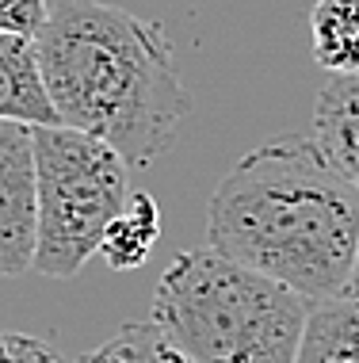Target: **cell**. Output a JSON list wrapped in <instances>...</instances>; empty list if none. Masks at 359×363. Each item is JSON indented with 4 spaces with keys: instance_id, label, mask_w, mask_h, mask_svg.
<instances>
[{
    "instance_id": "obj_6",
    "label": "cell",
    "mask_w": 359,
    "mask_h": 363,
    "mask_svg": "<svg viewBox=\"0 0 359 363\" xmlns=\"http://www.w3.org/2000/svg\"><path fill=\"white\" fill-rule=\"evenodd\" d=\"M0 119L27 126H62L46 92L38 43L27 35H0Z\"/></svg>"
},
{
    "instance_id": "obj_3",
    "label": "cell",
    "mask_w": 359,
    "mask_h": 363,
    "mask_svg": "<svg viewBox=\"0 0 359 363\" xmlns=\"http://www.w3.org/2000/svg\"><path fill=\"white\" fill-rule=\"evenodd\" d=\"M309 302L207 249L176 252L153 291L149 325L188 363H295Z\"/></svg>"
},
{
    "instance_id": "obj_4",
    "label": "cell",
    "mask_w": 359,
    "mask_h": 363,
    "mask_svg": "<svg viewBox=\"0 0 359 363\" xmlns=\"http://www.w3.org/2000/svg\"><path fill=\"white\" fill-rule=\"evenodd\" d=\"M35 272L46 279H73L100 252L108 225L130 199V164L108 142L69 126H35Z\"/></svg>"
},
{
    "instance_id": "obj_1",
    "label": "cell",
    "mask_w": 359,
    "mask_h": 363,
    "mask_svg": "<svg viewBox=\"0 0 359 363\" xmlns=\"http://www.w3.org/2000/svg\"><path fill=\"white\" fill-rule=\"evenodd\" d=\"M207 245L306 302L336 298L359 252V191L317 138L275 134L222 176L207 207Z\"/></svg>"
},
{
    "instance_id": "obj_5",
    "label": "cell",
    "mask_w": 359,
    "mask_h": 363,
    "mask_svg": "<svg viewBox=\"0 0 359 363\" xmlns=\"http://www.w3.org/2000/svg\"><path fill=\"white\" fill-rule=\"evenodd\" d=\"M38 245V164L35 126L0 119V279L35 268Z\"/></svg>"
},
{
    "instance_id": "obj_8",
    "label": "cell",
    "mask_w": 359,
    "mask_h": 363,
    "mask_svg": "<svg viewBox=\"0 0 359 363\" xmlns=\"http://www.w3.org/2000/svg\"><path fill=\"white\" fill-rule=\"evenodd\" d=\"M295 363H359V298L336 294L309 302V318L298 340Z\"/></svg>"
},
{
    "instance_id": "obj_11",
    "label": "cell",
    "mask_w": 359,
    "mask_h": 363,
    "mask_svg": "<svg viewBox=\"0 0 359 363\" xmlns=\"http://www.w3.org/2000/svg\"><path fill=\"white\" fill-rule=\"evenodd\" d=\"M73 363H188L153 325H126L108 345Z\"/></svg>"
},
{
    "instance_id": "obj_2",
    "label": "cell",
    "mask_w": 359,
    "mask_h": 363,
    "mask_svg": "<svg viewBox=\"0 0 359 363\" xmlns=\"http://www.w3.org/2000/svg\"><path fill=\"white\" fill-rule=\"evenodd\" d=\"M35 43L62 126L108 142L126 164L172 150L191 96L161 23L103 0H57Z\"/></svg>"
},
{
    "instance_id": "obj_12",
    "label": "cell",
    "mask_w": 359,
    "mask_h": 363,
    "mask_svg": "<svg viewBox=\"0 0 359 363\" xmlns=\"http://www.w3.org/2000/svg\"><path fill=\"white\" fill-rule=\"evenodd\" d=\"M0 363H69L50 340L0 329Z\"/></svg>"
},
{
    "instance_id": "obj_13",
    "label": "cell",
    "mask_w": 359,
    "mask_h": 363,
    "mask_svg": "<svg viewBox=\"0 0 359 363\" xmlns=\"http://www.w3.org/2000/svg\"><path fill=\"white\" fill-rule=\"evenodd\" d=\"M50 19L46 0H0V35H27L35 38Z\"/></svg>"
},
{
    "instance_id": "obj_14",
    "label": "cell",
    "mask_w": 359,
    "mask_h": 363,
    "mask_svg": "<svg viewBox=\"0 0 359 363\" xmlns=\"http://www.w3.org/2000/svg\"><path fill=\"white\" fill-rule=\"evenodd\" d=\"M348 294L359 298V252H355V264H352V279H348Z\"/></svg>"
},
{
    "instance_id": "obj_9",
    "label": "cell",
    "mask_w": 359,
    "mask_h": 363,
    "mask_svg": "<svg viewBox=\"0 0 359 363\" xmlns=\"http://www.w3.org/2000/svg\"><path fill=\"white\" fill-rule=\"evenodd\" d=\"M314 62L333 73H359V0H317L309 12Z\"/></svg>"
},
{
    "instance_id": "obj_10",
    "label": "cell",
    "mask_w": 359,
    "mask_h": 363,
    "mask_svg": "<svg viewBox=\"0 0 359 363\" xmlns=\"http://www.w3.org/2000/svg\"><path fill=\"white\" fill-rule=\"evenodd\" d=\"M161 238V207L149 191H130L122 214L108 225L96 257L108 260L115 272H134L142 268L145 257L153 252V245Z\"/></svg>"
},
{
    "instance_id": "obj_7",
    "label": "cell",
    "mask_w": 359,
    "mask_h": 363,
    "mask_svg": "<svg viewBox=\"0 0 359 363\" xmlns=\"http://www.w3.org/2000/svg\"><path fill=\"white\" fill-rule=\"evenodd\" d=\"M314 138L359 191V73H333L314 104Z\"/></svg>"
}]
</instances>
